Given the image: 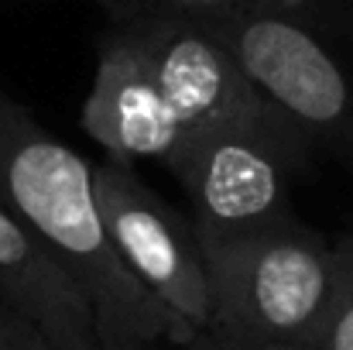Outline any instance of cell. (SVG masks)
I'll return each mask as SVG.
<instances>
[{
  "label": "cell",
  "mask_w": 353,
  "mask_h": 350,
  "mask_svg": "<svg viewBox=\"0 0 353 350\" xmlns=\"http://www.w3.org/2000/svg\"><path fill=\"white\" fill-rule=\"evenodd\" d=\"M97 3H103V0H97Z\"/></svg>",
  "instance_id": "cell-13"
},
{
  "label": "cell",
  "mask_w": 353,
  "mask_h": 350,
  "mask_svg": "<svg viewBox=\"0 0 353 350\" xmlns=\"http://www.w3.org/2000/svg\"><path fill=\"white\" fill-rule=\"evenodd\" d=\"M0 299L52 350H100L97 316L55 254L0 203Z\"/></svg>",
  "instance_id": "cell-8"
},
{
  "label": "cell",
  "mask_w": 353,
  "mask_h": 350,
  "mask_svg": "<svg viewBox=\"0 0 353 350\" xmlns=\"http://www.w3.org/2000/svg\"><path fill=\"white\" fill-rule=\"evenodd\" d=\"M312 162V151L295 137L250 127H199L168 172L189 196V220L206 251L295 220L288 179Z\"/></svg>",
  "instance_id": "cell-5"
},
{
  "label": "cell",
  "mask_w": 353,
  "mask_h": 350,
  "mask_svg": "<svg viewBox=\"0 0 353 350\" xmlns=\"http://www.w3.org/2000/svg\"><path fill=\"white\" fill-rule=\"evenodd\" d=\"M175 350H316V347H299V344H274V340H250V337H230L220 330H196V337L189 344Z\"/></svg>",
  "instance_id": "cell-12"
},
{
  "label": "cell",
  "mask_w": 353,
  "mask_h": 350,
  "mask_svg": "<svg viewBox=\"0 0 353 350\" xmlns=\"http://www.w3.org/2000/svg\"><path fill=\"white\" fill-rule=\"evenodd\" d=\"M0 350H52V347L38 333L34 323H28L17 309H10L0 299Z\"/></svg>",
  "instance_id": "cell-11"
},
{
  "label": "cell",
  "mask_w": 353,
  "mask_h": 350,
  "mask_svg": "<svg viewBox=\"0 0 353 350\" xmlns=\"http://www.w3.org/2000/svg\"><path fill=\"white\" fill-rule=\"evenodd\" d=\"M168 7H179L185 14L199 17H216V14H250V10H281V7H299L305 0H158Z\"/></svg>",
  "instance_id": "cell-10"
},
{
  "label": "cell",
  "mask_w": 353,
  "mask_h": 350,
  "mask_svg": "<svg viewBox=\"0 0 353 350\" xmlns=\"http://www.w3.org/2000/svg\"><path fill=\"white\" fill-rule=\"evenodd\" d=\"M103 10L127 31L189 130L250 127L302 141L199 17L158 0H103Z\"/></svg>",
  "instance_id": "cell-4"
},
{
  "label": "cell",
  "mask_w": 353,
  "mask_h": 350,
  "mask_svg": "<svg viewBox=\"0 0 353 350\" xmlns=\"http://www.w3.org/2000/svg\"><path fill=\"white\" fill-rule=\"evenodd\" d=\"M210 323L230 337L319 347L336 292V240L299 217L203 251Z\"/></svg>",
  "instance_id": "cell-3"
},
{
  "label": "cell",
  "mask_w": 353,
  "mask_h": 350,
  "mask_svg": "<svg viewBox=\"0 0 353 350\" xmlns=\"http://www.w3.org/2000/svg\"><path fill=\"white\" fill-rule=\"evenodd\" d=\"M199 21L292 124L312 158H330L353 175V0H305Z\"/></svg>",
  "instance_id": "cell-2"
},
{
  "label": "cell",
  "mask_w": 353,
  "mask_h": 350,
  "mask_svg": "<svg viewBox=\"0 0 353 350\" xmlns=\"http://www.w3.org/2000/svg\"><path fill=\"white\" fill-rule=\"evenodd\" d=\"M79 124L103 148L107 162L120 165L158 162L172 168L192 134L165 100L127 31L114 21H107L97 38L93 86Z\"/></svg>",
  "instance_id": "cell-7"
},
{
  "label": "cell",
  "mask_w": 353,
  "mask_h": 350,
  "mask_svg": "<svg viewBox=\"0 0 353 350\" xmlns=\"http://www.w3.org/2000/svg\"><path fill=\"white\" fill-rule=\"evenodd\" d=\"M0 203L72 275L93 306L100 350H175L196 330L151 299L107 237L93 165L0 90Z\"/></svg>",
  "instance_id": "cell-1"
},
{
  "label": "cell",
  "mask_w": 353,
  "mask_h": 350,
  "mask_svg": "<svg viewBox=\"0 0 353 350\" xmlns=\"http://www.w3.org/2000/svg\"><path fill=\"white\" fill-rule=\"evenodd\" d=\"M316 350H353V233L336 240V292Z\"/></svg>",
  "instance_id": "cell-9"
},
{
  "label": "cell",
  "mask_w": 353,
  "mask_h": 350,
  "mask_svg": "<svg viewBox=\"0 0 353 350\" xmlns=\"http://www.w3.org/2000/svg\"><path fill=\"white\" fill-rule=\"evenodd\" d=\"M93 193L120 264L172 316L203 330L210 323V278L189 213L134 172V165H93Z\"/></svg>",
  "instance_id": "cell-6"
}]
</instances>
